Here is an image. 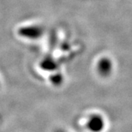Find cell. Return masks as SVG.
<instances>
[{
    "label": "cell",
    "instance_id": "obj_2",
    "mask_svg": "<svg viewBox=\"0 0 132 132\" xmlns=\"http://www.w3.org/2000/svg\"><path fill=\"white\" fill-rule=\"evenodd\" d=\"M40 66L43 70L46 71H55L58 69V64L57 61L51 56L45 57L40 63Z\"/></svg>",
    "mask_w": 132,
    "mask_h": 132
},
{
    "label": "cell",
    "instance_id": "obj_3",
    "mask_svg": "<svg viewBox=\"0 0 132 132\" xmlns=\"http://www.w3.org/2000/svg\"><path fill=\"white\" fill-rule=\"evenodd\" d=\"M102 126V120L98 117H90L87 122V128L91 131H98Z\"/></svg>",
    "mask_w": 132,
    "mask_h": 132
},
{
    "label": "cell",
    "instance_id": "obj_1",
    "mask_svg": "<svg viewBox=\"0 0 132 132\" xmlns=\"http://www.w3.org/2000/svg\"><path fill=\"white\" fill-rule=\"evenodd\" d=\"M17 33L21 38L30 40H36L42 38L45 33V28L40 24H31L19 27Z\"/></svg>",
    "mask_w": 132,
    "mask_h": 132
},
{
    "label": "cell",
    "instance_id": "obj_4",
    "mask_svg": "<svg viewBox=\"0 0 132 132\" xmlns=\"http://www.w3.org/2000/svg\"><path fill=\"white\" fill-rule=\"evenodd\" d=\"M50 81L52 84L54 85H59L61 84L63 80V78H62V76L61 74H60L59 73H54L53 75L50 76Z\"/></svg>",
    "mask_w": 132,
    "mask_h": 132
}]
</instances>
